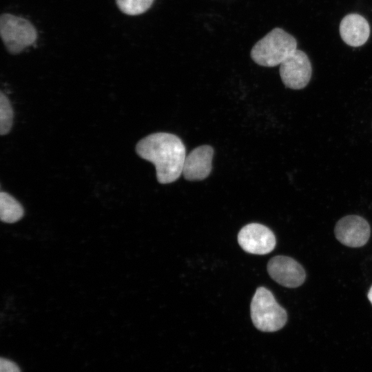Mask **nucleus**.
Returning a JSON list of instances; mask_svg holds the SVG:
<instances>
[{
  "label": "nucleus",
  "instance_id": "nucleus-5",
  "mask_svg": "<svg viewBox=\"0 0 372 372\" xmlns=\"http://www.w3.org/2000/svg\"><path fill=\"white\" fill-rule=\"evenodd\" d=\"M279 71L286 87L300 90L309 83L312 68L307 55L296 49L280 65Z\"/></svg>",
  "mask_w": 372,
  "mask_h": 372
},
{
  "label": "nucleus",
  "instance_id": "nucleus-2",
  "mask_svg": "<svg viewBox=\"0 0 372 372\" xmlns=\"http://www.w3.org/2000/svg\"><path fill=\"white\" fill-rule=\"evenodd\" d=\"M296 48L297 42L293 36L276 28L254 45L251 57L258 65L274 67L280 65Z\"/></svg>",
  "mask_w": 372,
  "mask_h": 372
},
{
  "label": "nucleus",
  "instance_id": "nucleus-3",
  "mask_svg": "<svg viewBox=\"0 0 372 372\" xmlns=\"http://www.w3.org/2000/svg\"><path fill=\"white\" fill-rule=\"evenodd\" d=\"M251 318L254 325L259 330L273 332L286 324V311L277 302L273 293L265 287H258L253 296Z\"/></svg>",
  "mask_w": 372,
  "mask_h": 372
},
{
  "label": "nucleus",
  "instance_id": "nucleus-11",
  "mask_svg": "<svg viewBox=\"0 0 372 372\" xmlns=\"http://www.w3.org/2000/svg\"><path fill=\"white\" fill-rule=\"evenodd\" d=\"M23 208L21 203L7 192L0 194V216L3 222L13 223L23 216Z\"/></svg>",
  "mask_w": 372,
  "mask_h": 372
},
{
  "label": "nucleus",
  "instance_id": "nucleus-9",
  "mask_svg": "<svg viewBox=\"0 0 372 372\" xmlns=\"http://www.w3.org/2000/svg\"><path fill=\"white\" fill-rule=\"evenodd\" d=\"M214 149L205 145L196 147L186 155L182 174L188 180H201L211 173Z\"/></svg>",
  "mask_w": 372,
  "mask_h": 372
},
{
  "label": "nucleus",
  "instance_id": "nucleus-7",
  "mask_svg": "<svg viewBox=\"0 0 372 372\" xmlns=\"http://www.w3.org/2000/svg\"><path fill=\"white\" fill-rule=\"evenodd\" d=\"M267 271L277 283L289 288L300 286L306 278L302 267L292 258L285 256H277L270 259Z\"/></svg>",
  "mask_w": 372,
  "mask_h": 372
},
{
  "label": "nucleus",
  "instance_id": "nucleus-10",
  "mask_svg": "<svg viewBox=\"0 0 372 372\" xmlns=\"http://www.w3.org/2000/svg\"><path fill=\"white\" fill-rule=\"evenodd\" d=\"M340 34L347 45L358 47L364 45L369 39L370 27L364 17L358 14L345 16L340 24Z\"/></svg>",
  "mask_w": 372,
  "mask_h": 372
},
{
  "label": "nucleus",
  "instance_id": "nucleus-6",
  "mask_svg": "<svg viewBox=\"0 0 372 372\" xmlns=\"http://www.w3.org/2000/svg\"><path fill=\"white\" fill-rule=\"evenodd\" d=\"M238 242L246 252L259 255L270 253L276 245L273 231L258 223H250L243 227L238 234Z\"/></svg>",
  "mask_w": 372,
  "mask_h": 372
},
{
  "label": "nucleus",
  "instance_id": "nucleus-12",
  "mask_svg": "<svg viewBox=\"0 0 372 372\" xmlns=\"http://www.w3.org/2000/svg\"><path fill=\"white\" fill-rule=\"evenodd\" d=\"M14 112L8 99L2 92L0 94V134L6 135L12 128Z\"/></svg>",
  "mask_w": 372,
  "mask_h": 372
},
{
  "label": "nucleus",
  "instance_id": "nucleus-15",
  "mask_svg": "<svg viewBox=\"0 0 372 372\" xmlns=\"http://www.w3.org/2000/svg\"><path fill=\"white\" fill-rule=\"evenodd\" d=\"M368 299H369V300L371 302V303L372 304V286L370 288V289L369 291V293H368Z\"/></svg>",
  "mask_w": 372,
  "mask_h": 372
},
{
  "label": "nucleus",
  "instance_id": "nucleus-14",
  "mask_svg": "<svg viewBox=\"0 0 372 372\" xmlns=\"http://www.w3.org/2000/svg\"><path fill=\"white\" fill-rule=\"evenodd\" d=\"M0 372H21L19 366L12 361L6 358H1Z\"/></svg>",
  "mask_w": 372,
  "mask_h": 372
},
{
  "label": "nucleus",
  "instance_id": "nucleus-13",
  "mask_svg": "<svg viewBox=\"0 0 372 372\" xmlns=\"http://www.w3.org/2000/svg\"><path fill=\"white\" fill-rule=\"evenodd\" d=\"M154 0H116L119 9L129 15H138L146 12Z\"/></svg>",
  "mask_w": 372,
  "mask_h": 372
},
{
  "label": "nucleus",
  "instance_id": "nucleus-4",
  "mask_svg": "<svg viewBox=\"0 0 372 372\" xmlns=\"http://www.w3.org/2000/svg\"><path fill=\"white\" fill-rule=\"evenodd\" d=\"M0 32L6 49L13 54L31 45L37 39V31L30 22L10 14L1 16Z\"/></svg>",
  "mask_w": 372,
  "mask_h": 372
},
{
  "label": "nucleus",
  "instance_id": "nucleus-8",
  "mask_svg": "<svg viewBox=\"0 0 372 372\" xmlns=\"http://www.w3.org/2000/svg\"><path fill=\"white\" fill-rule=\"evenodd\" d=\"M334 233L337 240L342 245L360 247L368 242L371 229L369 223L362 217L349 215L338 220Z\"/></svg>",
  "mask_w": 372,
  "mask_h": 372
},
{
  "label": "nucleus",
  "instance_id": "nucleus-1",
  "mask_svg": "<svg viewBox=\"0 0 372 372\" xmlns=\"http://www.w3.org/2000/svg\"><path fill=\"white\" fill-rule=\"evenodd\" d=\"M136 152L141 158L154 165L157 180L161 184L173 183L182 174L186 149L175 134H151L138 142Z\"/></svg>",
  "mask_w": 372,
  "mask_h": 372
}]
</instances>
